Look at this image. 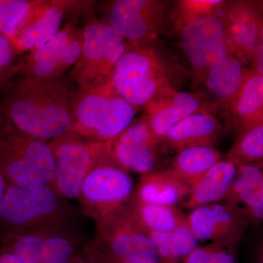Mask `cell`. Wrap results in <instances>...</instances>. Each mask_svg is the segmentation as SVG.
<instances>
[{
	"instance_id": "obj_28",
	"label": "cell",
	"mask_w": 263,
	"mask_h": 263,
	"mask_svg": "<svg viewBox=\"0 0 263 263\" xmlns=\"http://www.w3.org/2000/svg\"><path fill=\"white\" fill-rule=\"evenodd\" d=\"M226 1L221 0H183L174 3L171 15V24L174 32L197 19L219 15Z\"/></svg>"
},
{
	"instance_id": "obj_16",
	"label": "cell",
	"mask_w": 263,
	"mask_h": 263,
	"mask_svg": "<svg viewBox=\"0 0 263 263\" xmlns=\"http://www.w3.org/2000/svg\"><path fill=\"white\" fill-rule=\"evenodd\" d=\"M245 60L228 49L207 70L201 82L208 95L212 97L213 105L228 108L239 91L248 76Z\"/></svg>"
},
{
	"instance_id": "obj_19",
	"label": "cell",
	"mask_w": 263,
	"mask_h": 263,
	"mask_svg": "<svg viewBox=\"0 0 263 263\" xmlns=\"http://www.w3.org/2000/svg\"><path fill=\"white\" fill-rule=\"evenodd\" d=\"M89 2L71 0H52L44 14L13 38L17 47L22 53H32L42 47L61 29L66 15L72 11L83 9Z\"/></svg>"
},
{
	"instance_id": "obj_27",
	"label": "cell",
	"mask_w": 263,
	"mask_h": 263,
	"mask_svg": "<svg viewBox=\"0 0 263 263\" xmlns=\"http://www.w3.org/2000/svg\"><path fill=\"white\" fill-rule=\"evenodd\" d=\"M263 159V122L256 123L238 133L226 160L237 167L246 165L262 166Z\"/></svg>"
},
{
	"instance_id": "obj_21",
	"label": "cell",
	"mask_w": 263,
	"mask_h": 263,
	"mask_svg": "<svg viewBox=\"0 0 263 263\" xmlns=\"http://www.w3.org/2000/svg\"><path fill=\"white\" fill-rule=\"evenodd\" d=\"M227 108H229L230 119L238 133L249 126L263 122L262 72L251 69Z\"/></svg>"
},
{
	"instance_id": "obj_11",
	"label": "cell",
	"mask_w": 263,
	"mask_h": 263,
	"mask_svg": "<svg viewBox=\"0 0 263 263\" xmlns=\"http://www.w3.org/2000/svg\"><path fill=\"white\" fill-rule=\"evenodd\" d=\"M60 197L49 186L20 187L8 185L0 203V221L15 230L39 224L54 215Z\"/></svg>"
},
{
	"instance_id": "obj_31",
	"label": "cell",
	"mask_w": 263,
	"mask_h": 263,
	"mask_svg": "<svg viewBox=\"0 0 263 263\" xmlns=\"http://www.w3.org/2000/svg\"><path fill=\"white\" fill-rule=\"evenodd\" d=\"M232 243L212 242L194 249L184 263H237Z\"/></svg>"
},
{
	"instance_id": "obj_20",
	"label": "cell",
	"mask_w": 263,
	"mask_h": 263,
	"mask_svg": "<svg viewBox=\"0 0 263 263\" xmlns=\"http://www.w3.org/2000/svg\"><path fill=\"white\" fill-rule=\"evenodd\" d=\"M238 167L228 160L219 161L190 185L188 198L183 203L187 209L219 203L229 191Z\"/></svg>"
},
{
	"instance_id": "obj_4",
	"label": "cell",
	"mask_w": 263,
	"mask_h": 263,
	"mask_svg": "<svg viewBox=\"0 0 263 263\" xmlns=\"http://www.w3.org/2000/svg\"><path fill=\"white\" fill-rule=\"evenodd\" d=\"M137 112L118 94L111 81L78 88L71 100L70 133L86 139L112 141L133 122Z\"/></svg>"
},
{
	"instance_id": "obj_15",
	"label": "cell",
	"mask_w": 263,
	"mask_h": 263,
	"mask_svg": "<svg viewBox=\"0 0 263 263\" xmlns=\"http://www.w3.org/2000/svg\"><path fill=\"white\" fill-rule=\"evenodd\" d=\"M204 94L171 90L152 100L144 108L143 117L162 141L170 129L192 114L214 111Z\"/></svg>"
},
{
	"instance_id": "obj_35",
	"label": "cell",
	"mask_w": 263,
	"mask_h": 263,
	"mask_svg": "<svg viewBox=\"0 0 263 263\" xmlns=\"http://www.w3.org/2000/svg\"><path fill=\"white\" fill-rule=\"evenodd\" d=\"M15 78L13 74L0 70V89H5Z\"/></svg>"
},
{
	"instance_id": "obj_29",
	"label": "cell",
	"mask_w": 263,
	"mask_h": 263,
	"mask_svg": "<svg viewBox=\"0 0 263 263\" xmlns=\"http://www.w3.org/2000/svg\"><path fill=\"white\" fill-rule=\"evenodd\" d=\"M46 235L8 233L3 238L0 249L14 254L23 263H41Z\"/></svg>"
},
{
	"instance_id": "obj_24",
	"label": "cell",
	"mask_w": 263,
	"mask_h": 263,
	"mask_svg": "<svg viewBox=\"0 0 263 263\" xmlns=\"http://www.w3.org/2000/svg\"><path fill=\"white\" fill-rule=\"evenodd\" d=\"M52 0H0V33L12 40L41 18Z\"/></svg>"
},
{
	"instance_id": "obj_37",
	"label": "cell",
	"mask_w": 263,
	"mask_h": 263,
	"mask_svg": "<svg viewBox=\"0 0 263 263\" xmlns=\"http://www.w3.org/2000/svg\"><path fill=\"white\" fill-rule=\"evenodd\" d=\"M72 263H93L91 262V261L89 260V259H86V257H84V256L83 257H81V256H77V257L75 259H74L73 262Z\"/></svg>"
},
{
	"instance_id": "obj_13",
	"label": "cell",
	"mask_w": 263,
	"mask_h": 263,
	"mask_svg": "<svg viewBox=\"0 0 263 263\" xmlns=\"http://www.w3.org/2000/svg\"><path fill=\"white\" fill-rule=\"evenodd\" d=\"M161 141L142 117L112 140L114 160L127 172L149 174L157 165Z\"/></svg>"
},
{
	"instance_id": "obj_34",
	"label": "cell",
	"mask_w": 263,
	"mask_h": 263,
	"mask_svg": "<svg viewBox=\"0 0 263 263\" xmlns=\"http://www.w3.org/2000/svg\"><path fill=\"white\" fill-rule=\"evenodd\" d=\"M0 263H23L12 252L0 249Z\"/></svg>"
},
{
	"instance_id": "obj_2",
	"label": "cell",
	"mask_w": 263,
	"mask_h": 263,
	"mask_svg": "<svg viewBox=\"0 0 263 263\" xmlns=\"http://www.w3.org/2000/svg\"><path fill=\"white\" fill-rule=\"evenodd\" d=\"M184 72L159 37L128 44L114 68L111 83L137 110L157 97L177 89Z\"/></svg>"
},
{
	"instance_id": "obj_22",
	"label": "cell",
	"mask_w": 263,
	"mask_h": 263,
	"mask_svg": "<svg viewBox=\"0 0 263 263\" xmlns=\"http://www.w3.org/2000/svg\"><path fill=\"white\" fill-rule=\"evenodd\" d=\"M189 192V185L175 179L164 170L143 175L130 199L144 203L175 206L187 197Z\"/></svg>"
},
{
	"instance_id": "obj_10",
	"label": "cell",
	"mask_w": 263,
	"mask_h": 263,
	"mask_svg": "<svg viewBox=\"0 0 263 263\" xmlns=\"http://www.w3.org/2000/svg\"><path fill=\"white\" fill-rule=\"evenodd\" d=\"M178 32L183 54L195 79L201 82L209 67L230 48L224 24L219 15H209L190 22Z\"/></svg>"
},
{
	"instance_id": "obj_1",
	"label": "cell",
	"mask_w": 263,
	"mask_h": 263,
	"mask_svg": "<svg viewBox=\"0 0 263 263\" xmlns=\"http://www.w3.org/2000/svg\"><path fill=\"white\" fill-rule=\"evenodd\" d=\"M4 90L0 122L46 142L70 133L74 91L63 76L46 80L17 79Z\"/></svg>"
},
{
	"instance_id": "obj_12",
	"label": "cell",
	"mask_w": 263,
	"mask_h": 263,
	"mask_svg": "<svg viewBox=\"0 0 263 263\" xmlns=\"http://www.w3.org/2000/svg\"><path fill=\"white\" fill-rule=\"evenodd\" d=\"M133 192V181L118 164L100 166L85 178L79 199L93 216L127 204Z\"/></svg>"
},
{
	"instance_id": "obj_36",
	"label": "cell",
	"mask_w": 263,
	"mask_h": 263,
	"mask_svg": "<svg viewBox=\"0 0 263 263\" xmlns=\"http://www.w3.org/2000/svg\"><path fill=\"white\" fill-rule=\"evenodd\" d=\"M8 185V183L6 182L3 176L0 174V203H1L3 197H4Z\"/></svg>"
},
{
	"instance_id": "obj_30",
	"label": "cell",
	"mask_w": 263,
	"mask_h": 263,
	"mask_svg": "<svg viewBox=\"0 0 263 263\" xmlns=\"http://www.w3.org/2000/svg\"><path fill=\"white\" fill-rule=\"evenodd\" d=\"M260 187H263L262 166L246 165L238 167L234 181L221 203L234 207L235 202L242 195Z\"/></svg>"
},
{
	"instance_id": "obj_33",
	"label": "cell",
	"mask_w": 263,
	"mask_h": 263,
	"mask_svg": "<svg viewBox=\"0 0 263 263\" xmlns=\"http://www.w3.org/2000/svg\"><path fill=\"white\" fill-rule=\"evenodd\" d=\"M22 53L11 38L0 33V70L17 77L22 66L18 58Z\"/></svg>"
},
{
	"instance_id": "obj_23",
	"label": "cell",
	"mask_w": 263,
	"mask_h": 263,
	"mask_svg": "<svg viewBox=\"0 0 263 263\" xmlns=\"http://www.w3.org/2000/svg\"><path fill=\"white\" fill-rule=\"evenodd\" d=\"M221 154L214 147L197 146L177 152L165 171L175 179L190 185L221 160Z\"/></svg>"
},
{
	"instance_id": "obj_8",
	"label": "cell",
	"mask_w": 263,
	"mask_h": 263,
	"mask_svg": "<svg viewBox=\"0 0 263 263\" xmlns=\"http://www.w3.org/2000/svg\"><path fill=\"white\" fill-rule=\"evenodd\" d=\"M174 3L160 0H116L109 3L105 21L129 44L159 37L171 23Z\"/></svg>"
},
{
	"instance_id": "obj_6",
	"label": "cell",
	"mask_w": 263,
	"mask_h": 263,
	"mask_svg": "<svg viewBox=\"0 0 263 263\" xmlns=\"http://www.w3.org/2000/svg\"><path fill=\"white\" fill-rule=\"evenodd\" d=\"M54 159L53 189L60 197L79 199L85 178L100 166L117 164L111 141L86 139L67 133L48 142Z\"/></svg>"
},
{
	"instance_id": "obj_17",
	"label": "cell",
	"mask_w": 263,
	"mask_h": 263,
	"mask_svg": "<svg viewBox=\"0 0 263 263\" xmlns=\"http://www.w3.org/2000/svg\"><path fill=\"white\" fill-rule=\"evenodd\" d=\"M79 29L74 19L69 21L47 43L22 60L17 78L27 80H46L60 77L62 53Z\"/></svg>"
},
{
	"instance_id": "obj_18",
	"label": "cell",
	"mask_w": 263,
	"mask_h": 263,
	"mask_svg": "<svg viewBox=\"0 0 263 263\" xmlns=\"http://www.w3.org/2000/svg\"><path fill=\"white\" fill-rule=\"evenodd\" d=\"M221 133L222 125L212 112H197L171 128L162 141L176 152L193 147H214Z\"/></svg>"
},
{
	"instance_id": "obj_9",
	"label": "cell",
	"mask_w": 263,
	"mask_h": 263,
	"mask_svg": "<svg viewBox=\"0 0 263 263\" xmlns=\"http://www.w3.org/2000/svg\"><path fill=\"white\" fill-rule=\"evenodd\" d=\"M230 49L262 72V2H226L219 13Z\"/></svg>"
},
{
	"instance_id": "obj_14",
	"label": "cell",
	"mask_w": 263,
	"mask_h": 263,
	"mask_svg": "<svg viewBox=\"0 0 263 263\" xmlns=\"http://www.w3.org/2000/svg\"><path fill=\"white\" fill-rule=\"evenodd\" d=\"M186 219L197 241L232 245L243 238L249 224L238 209L221 202L195 208Z\"/></svg>"
},
{
	"instance_id": "obj_25",
	"label": "cell",
	"mask_w": 263,
	"mask_h": 263,
	"mask_svg": "<svg viewBox=\"0 0 263 263\" xmlns=\"http://www.w3.org/2000/svg\"><path fill=\"white\" fill-rule=\"evenodd\" d=\"M128 205L146 233H170L188 224L186 218L176 206L144 203L131 199Z\"/></svg>"
},
{
	"instance_id": "obj_3",
	"label": "cell",
	"mask_w": 263,
	"mask_h": 263,
	"mask_svg": "<svg viewBox=\"0 0 263 263\" xmlns=\"http://www.w3.org/2000/svg\"><path fill=\"white\" fill-rule=\"evenodd\" d=\"M98 238L85 251L93 263H160L149 237L127 204L94 216Z\"/></svg>"
},
{
	"instance_id": "obj_26",
	"label": "cell",
	"mask_w": 263,
	"mask_h": 263,
	"mask_svg": "<svg viewBox=\"0 0 263 263\" xmlns=\"http://www.w3.org/2000/svg\"><path fill=\"white\" fill-rule=\"evenodd\" d=\"M155 246L160 263H177L184 260L197 247V240L188 224L170 233L147 232Z\"/></svg>"
},
{
	"instance_id": "obj_32",
	"label": "cell",
	"mask_w": 263,
	"mask_h": 263,
	"mask_svg": "<svg viewBox=\"0 0 263 263\" xmlns=\"http://www.w3.org/2000/svg\"><path fill=\"white\" fill-rule=\"evenodd\" d=\"M77 256L72 240L61 235H45L41 263H72Z\"/></svg>"
},
{
	"instance_id": "obj_5",
	"label": "cell",
	"mask_w": 263,
	"mask_h": 263,
	"mask_svg": "<svg viewBox=\"0 0 263 263\" xmlns=\"http://www.w3.org/2000/svg\"><path fill=\"white\" fill-rule=\"evenodd\" d=\"M54 169L48 142L0 122V174L8 184L53 189Z\"/></svg>"
},
{
	"instance_id": "obj_7",
	"label": "cell",
	"mask_w": 263,
	"mask_h": 263,
	"mask_svg": "<svg viewBox=\"0 0 263 263\" xmlns=\"http://www.w3.org/2000/svg\"><path fill=\"white\" fill-rule=\"evenodd\" d=\"M82 30L81 56L70 72L78 88H89L111 81L115 66L128 43L108 24L90 19Z\"/></svg>"
}]
</instances>
